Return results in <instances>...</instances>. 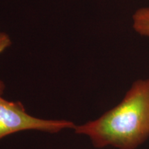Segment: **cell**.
Returning a JSON list of instances; mask_svg holds the SVG:
<instances>
[{"instance_id":"obj_4","label":"cell","mask_w":149,"mask_h":149,"mask_svg":"<svg viewBox=\"0 0 149 149\" xmlns=\"http://www.w3.org/2000/svg\"><path fill=\"white\" fill-rule=\"evenodd\" d=\"M11 42L8 35L4 33H0V53H1L10 45Z\"/></svg>"},{"instance_id":"obj_1","label":"cell","mask_w":149,"mask_h":149,"mask_svg":"<svg viewBox=\"0 0 149 149\" xmlns=\"http://www.w3.org/2000/svg\"><path fill=\"white\" fill-rule=\"evenodd\" d=\"M74 130L97 148H139L149 138V79L135 81L120 103Z\"/></svg>"},{"instance_id":"obj_3","label":"cell","mask_w":149,"mask_h":149,"mask_svg":"<svg viewBox=\"0 0 149 149\" xmlns=\"http://www.w3.org/2000/svg\"><path fill=\"white\" fill-rule=\"evenodd\" d=\"M133 27L139 34L149 37V7L136 11L133 15Z\"/></svg>"},{"instance_id":"obj_2","label":"cell","mask_w":149,"mask_h":149,"mask_svg":"<svg viewBox=\"0 0 149 149\" xmlns=\"http://www.w3.org/2000/svg\"><path fill=\"white\" fill-rule=\"evenodd\" d=\"M71 121L37 118L28 114L19 102L8 101L0 95V140L6 136L26 130L57 133L65 129H74Z\"/></svg>"},{"instance_id":"obj_5","label":"cell","mask_w":149,"mask_h":149,"mask_svg":"<svg viewBox=\"0 0 149 149\" xmlns=\"http://www.w3.org/2000/svg\"><path fill=\"white\" fill-rule=\"evenodd\" d=\"M5 90V84L1 80H0V95H2Z\"/></svg>"}]
</instances>
